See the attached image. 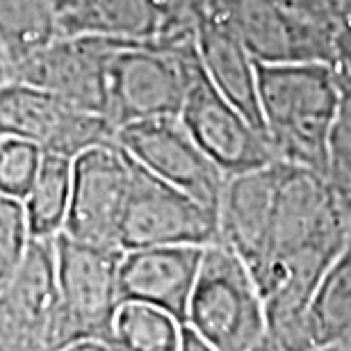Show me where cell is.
I'll return each instance as SVG.
<instances>
[{"label": "cell", "instance_id": "6da1fadb", "mask_svg": "<svg viewBox=\"0 0 351 351\" xmlns=\"http://www.w3.org/2000/svg\"><path fill=\"white\" fill-rule=\"evenodd\" d=\"M338 96L335 62L258 64L263 130L278 162L324 176Z\"/></svg>", "mask_w": 351, "mask_h": 351}, {"label": "cell", "instance_id": "7a4b0ae2", "mask_svg": "<svg viewBox=\"0 0 351 351\" xmlns=\"http://www.w3.org/2000/svg\"><path fill=\"white\" fill-rule=\"evenodd\" d=\"M199 64L194 41L187 48L151 41H112L105 89V119L112 128L160 117H178Z\"/></svg>", "mask_w": 351, "mask_h": 351}, {"label": "cell", "instance_id": "3957f363", "mask_svg": "<svg viewBox=\"0 0 351 351\" xmlns=\"http://www.w3.org/2000/svg\"><path fill=\"white\" fill-rule=\"evenodd\" d=\"M185 326L219 351H261L265 306L249 267L223 242L203 247Z\"/></svg>", "mask_w": 351, "mask_h": 351}, {"label": "cell", "instance_id": "277c9868", "mask_svg": "<svg viewBox=\"0 0 351 351\" xmlns=\"http://www.w3.org/2000/svg\"><path fill=\"white\" fill-rule=\"evenodd\" d=\"M55 287H58V351L75 342L112 340V324L121 306L119 263L123 251L55 237Z\"/></svg>", "mask_w": 351, "mask_h": 351}, {"label": "cell", "instance_id": "5b68a950", "mask_svg": "<svg viewBox=\"0 0 351 351\" xmlns=\"http://www.w3.org/2000/svg\"><path fill=\"white\" fill-rule=\"evenodd\" d=\"M132 160V158H130ZM219 237L217 213L185 192L167 185L132 160L119 249L208 247Z\"/></svg>", "mask_w": 351, "mask_h": 351}, {"label": "cell", "instance_id": "8992f818", "mask_svg": "<svg viewBox=\"0 0 351 351\" xmlns=\"http://www.w3.org/2000/svg\"><path fill=\"white\" fill-rule=\"evenodd\" d=\"M105 117L73 108L48 91L10 80L0 87V135L21 137L44 153L75 158L98 144L114 142Z\"/></svg>", "mask_w": 351, "mask_h": 351}, {"label": "cell", "instance_id": "52a82bcc", "mask_svg": "<svg viewBox=\"0 0 351 351\" xmlns=\"http://www.w3.org/2000/svg\"><path fill=\"white\" fill-rule=\"evenodd\" d=\"M114 144L156 178L217 213L226 176L196 146L178 117L121 125L114 132Z\"/></svg>", "mask_w": 351, "mask_h": 351}, {"label": "cell", "instance_id": "ba28073f", "mask_svg": "<svg viewBox=\"0 0 351 351\" xmlns=\"http://www.w3.org/2000/svg\"><path fill=\"white\" fill-rule=\"evenodd\" d=\"M178 119L226 178L278 162L267 137L215 89L201 64H196Z\"/></svg>", "mask_w": 351, "mask_h": 351}, {"label": "cell", "instance_id": "9c48e42d", "mask_svg": "<svg viewBox=\"0 0 351 351\" xmlns=\"http://www.w3.org/2000/svg\"><path fill=\"white\" fill-rule=\"evenodd\" d=\"M130 176L132 160L114 142L78 153L73 158L64 235L78 242L119 249Z\"/></svg>", "mask_w": 351, "mask_h": 351}, {"label": "cell", "instance_id": "30bf717a", "mask_svg": "<svg viewBox=\"0 0 351 351\" xmlns=\"http://www.w3.org/2000/svg\"><path fill=\"white\" fill-rule=\"evenodd\" d=\"M55 240H32L0 290V351H58Z\"/></svg>", "mask_w": 351, "mask_h": 351}, {"label": "cell", "instance_id": "8fae6325", "mask_svg": "<svg viewBox=\"0 0 351 351\" xmlns=\"http://www.w3.org/2000/svg\"><path fill=\"white\" fill-rule=\"evenodd\" d=\"M114 39L91 34H60L25 60L12 80L39 87L73 108L105 117V66Z\"/></svg>", "mask_w": 351, "mask_h": 351}, {"label": "cell", "instance_id": "7c38bea8", "mask_svg": "<svg viewBox=\"0 0 351 351\" xmlns=\"http://www.w3.org/2000/svg\"><path fill=\"white\" fill-rule=\"evenodd\" d=\"M226 21L258 64L333 62V37L283 0H233Z\"/></svg>", "mask_w": 351, "mask_h": 351}, {"label": "cell", "instance_id": "4fadbf2b", "mask_svg": "<svg viewBox=\"0 0 351 351\" xmlns=\"http://www.w3.org/2000/svg\"><path fill=\"white\" fill-rule=\"evenodd\" d=\"M203 247H146L123 251L119 263V299L171 315L185 326L189 294Z\"/></svg>", "mask_w": 351, "mask_h": 351}, {"label": "cell", "instance_id": "5bb4252c", "mask_svg": "<svg viewBox=\"0 0 351 351\" xmlns=\"http://www.w3.org/2000/svg\"><path fill=\"white\" fill-rule=\"evenodd\" d=\"M283 167V162H271L261 169L230 176L223 182L217 206V240L233 249L251 274L263 263Z\"/></svg>", "mask_w": 351, "mask_h": 351}, {"label": "cell", "instance_id": "9a60e30c", "mask_svg": "<svg viewBox=\"0 0 351 351\" xmlns=\"http://www.w3.org/2000/svg\"><path fill=\"white\" fill-rule=\"evenodd\" d=\"M194 51L206 78L265 135L258 105V62L237 39L226 19H203Z\"/></svg>", "mask_w": 351, "mask_h": 351}, {"label": "cell", "instance_id": "2e32d148", "mask_svg": "<svg viewBox=\"0 0 351 351\" xmlns=\"http://www.w3.org/2000/svg\"><path fill=\"white\" fill-rule=\"evenodd\" d=\"M165 10L156 0H71L58 16L60 34L119 41L160 39Z\"/></svg>", "mask_w": 351, "mask_h": 351}, {"label": "cell", "instance_id": "e0dca14e", "mask_svg": "<svg viewBox=\"0 0 351 351\" xmlns=\"http://www.w3.org/2000/svg\"><path fill=\"white\" fill-rule=\"evenodd\" d=\"M73 158L44 153L39 171L23 201L27 233L32 240H55L64 233L71 201Z\"/></svg>", "mask_w": 351, "mask_h": 351}, {"label": "cell", "instance_id": "ac0fdd59", "mask_svg": "<svg viewBox=\"0 0 351 351\" xmlns=\"http://www.w3.org/2000/svg\"><path fill=\"white\" fill-rule=\"evenodd\" d=\"M311 347H324L351 335V240L319 278L308 306Z\"/></svg>", "mask_w": 351, "mask_h": 351}, {"label": "cell", "instance_id": "d6986e66", "mask_svg": "<svg viewBox=\"0 0 351 351\" xmlns=\"http://www.w3.org/2000/svg\"><path fill=\"white\" fill-rule=\"evenodd\" d=\"M60 37L58 14L48 0H0V41L14 71Z\"/></svg>", "mask_w": 351, "mask_h": 351}, {"label": "cell", "instance_id": "ffe728a7", "mask_svg": "<svg viewBox=\"0 0 351 351\" xmlns=\"http://www.w3.org/2000/svg\"><path fill=\"white\" fill-rule=\"evenodd\" d=\"M182 324L156 308L121 304L112 324L110 345L117 351H180Z\"/></svg>", "mask_w": 351, "mask_h": 351}, {"label": "cell", "instance_id": "44dd1931", "mask_svg": "<svg viewBox=\"0 0 351 351\" xmlns=\"http://www.w3.org/2000/svg\"><path fill=\"white\" fill-rule=\"evenodd\" d=\"M338 110L328 135L324 178L351 213V73L338 69Z\"/></svg>", "mask_w": 351, "mask_h": 351}, {"label": "cell", "instance_id": "7402d4cb", "mask_svg": "<svg viewBox=\"0 0 351 351\" xmlns=\"http://www.w3.org/2000/svg\"><path fill=\"white\" fill-rule=\"evenodd\" d=\"M30 244L23 203L0 196V290L14 276Z\"/></svg>", "mask_w": 351, "mask_h": 351}, {"label": "cell", "instance_id": "603a6c76", "mask_svg": "<svg viewBox=\"0 0 351 351\" xmlns=\"http://www.w3.org/2000/svg\"><path fill=\"white\" fill-rule=\"evenodd\" d=\"M333 62L351 73V5L333 25Z\"/></svg>", "mask_w": 351, "mask_h": 351}, {"label": "cell", "instance_id": "cb8c5ba5", "mask_svg": "<svg viewBox=\"0 0 351 351\" xmlns=\"http://www.w3.org/2000/svg\"><path fill=\"white\" fill-rule=\"evenodd\" d=\"M180 351H219L215 349L213 345H208L206 340L199 338L192 328L182 326V340H180Z\"/></svg>", "mask_w": 351, "mask_h": 351}, {"label": "cell", "instance_id": "d4e9b609", "mask_svg": "<svg viewBox=\"0 0 351 351\" xmlns=\"http://www.w3.org/2000/svg\"><path fill=\"white\" fill-rule=\"evenodd\" d=\"M14 78V66H12V60L10 55H7L3 41H0V87L7 85Z\"/></svg>", "mask_w": 351, "mask_h": 351}, {"label": "cell", "instance_id": "484cf974", "mask_svg": "<svg viewBox=\"0 0 351 351\" xmlns=\"http://www.w3.org/2000/svg\"><path fill=\"white\" fill-rule=\"evenodd\" d=\"M62 351H117L112 345H105V342H94V340H85V342H75V345L62 349Z\"/></svg>", "mask_w": 351, "mask_h": 351}, {"label": "cell", "instance_id": "4316f807", "mask_svg": "<svg viewBox=\"0 0 351 351\" xmlns=\"http://www.w3.org/2000/svg\"><path fill=\"white\" fill-rule=\"evenodd\" d=\"M313 351H351V335L349 338H342L338 342H331V345H324V347H317Z\"/></svg>", "mask_w": 351, "mask_h": 351}, {"label": "cell", "instance_id": "83f0119b", "mask_svg": "<svg viewBox=\"0 0 351 351\" xmlns=\"http://www.w3.org/2000/svg\"><path fill=\"white\" fill-rule=\"evenodd\" d=\"M156 3L162 7V10H167V5H169V0H156Z\"/></svg>", "mask_w": 351, "mask_h": 351}]
</instances>
